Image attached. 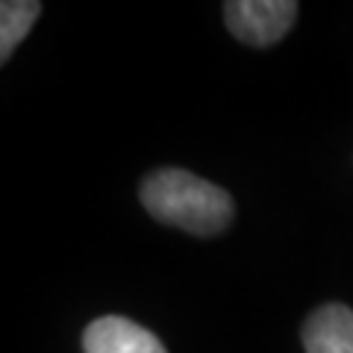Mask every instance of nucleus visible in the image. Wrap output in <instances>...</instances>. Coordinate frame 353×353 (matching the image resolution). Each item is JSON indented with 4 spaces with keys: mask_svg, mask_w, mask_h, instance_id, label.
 Returning a JSON list of instances; mask_svg holds the SVG:
<instances>
[{
    "mask_svg": "<svg viewBox=\"0 0 353 353\" xmlns=\"http://www.w3.org/2000/svg\"><path fill=\"white\" fill-rule=\"evenodd\" d=\"M306 353H353V309L327 303L309 315L303 327Z\"/></svg>",
    "mask_w": 353,
    "mask_h": 353,
    "instance_id": "obj_4",
    "label": "nucleus"
},
{
    "mask_svg": "<svg viewBox=\"0 0 353 353\" xmlns=\"http://www.w3.org/2000/svg\"><path fill=\"white\" fill-rule=\"evenodd\" d=\"M297 3L292 0H230L224 3V21L230 32L253 48L277 44L292 30Z\"/></svg>",
    "mask_w": 353,
    "mask_h": 353,
    "instance_id": "obj_2",
    "label": "nucleus"
},
{
    "mask_svg": "<svg viewBox=\"0 0 353 353\" xmlns=\"http://www.w3.org/2000/svg\"><path fill=\"white\" fill-rule=\"evenodd\" d=\"M141 203L162 224L194 236H218L233 221V197L183 168H159L141 183Z\"/></svg>",
    "mask_w": 353,
    "mask_h": 353,
    "instance_id": "obj_1",
    "label": "nucleus"
},
{
    "mask_svg": "<svg viewBox=\"0 0 353 353\" xmlns=\"http://www.w3.org/2000/svg\"><path fill=\"white\" fill-rule=\"evenodd\" d=\"M39 12L41 3H36V0H3V6H0V59L3 62L24 41Z\"/></svg>",
    "mask_w": 353,
    "mask_h": 353,
    "instance_id": "obj_5",
    "label": "nucleus"
},
{
    "mask_svg": "<svg viewBox=\"0 0 353 353\" xmlns=\"http://www.w3.org/2000/svg\"><path fill=\"white\" fill-rule=\"evenodd\" d=\"M85 353H168L162 341L141 324L121 315H103L85 327Z\"/></svg>",
    "mask_w": 353,
    "mask_h": 353,
    "instance_id": "obj_3",
    "label": "nucleus"
}]
</instances>
